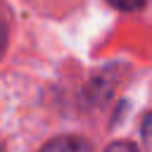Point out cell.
<instances>
[{
  "mask_svg": "<svg viewBox=\"0 0 152 152\" xmlns=\"http://www.w3.org/2000/svg\"><path fill=\"white\" fill-rule=\"evenodd\" d=\"M40 152H93L90 142L81 135H59L40 147Z\"/></svg>",
  "mask_w": 152,
  "mask_h": 152,
  "instance_id": "obj_1",
  "label": "cell"
},
{
  "mask_svg": "<svg viewBox=\"0 0 152 152\" xmlns=\"http://www.w3.org/2000/svg\"><path fill=\"white\" fill-rule=\"evenodd\" d=\"M140 138H142V150H145V152H152V112H147V114L142 116Z\"/></svg>",
  "mask_w": 152,
  "mask_h": 152,
  "instance_id": "obj_2",
  "label": "cell"
},
{
  "mask_svg": "<svg viewBox=\"0 0 152 152\" xmlns=\"http://www.w3.org/2000/svg\"><path fill=\"white\" fill-rule=\"evenodd\" d=\"M114 10H121V12H135V10H142L145 7V0H107Z\"/></svg>",
  "mask_w": 152,
  "mask_h": 152,
  "instance_id": "obj_3",
  "label": "cell"
},
{
  "mask_svg": "<svg viewBox=\"0 0 152 152\" xmlns=\"http://www.w3.org/2000/svg\"><path fill=\"white\" fill-rule=\"evenodd\" d=\"M104 152H138V147H135V142H131V140H114V142L107 145Z\"/></svg>",
  "mask_w": 152,
  "mask_h": 152,
  "instance_id": "obj_4",
  "label": "cell"
},
{
  "mask_svg": "<svg viewBox=\"0 0 152 152\" xmlns=\"http://www.w3.org/2000/svg\"><path fill=\"white\" fill-rule=\"evenodd\" d=\"M7 38H10V28H7V19L0 14V57L7 50Z\"/></svg>",
  "mask_w": 152,
  "mask_h": 152,
  "instance_id": "obj_5",
  "label": "cell"
},
{
  "mask_svg": "<svg viewBox=\"0 0 152 152\" xmlns=\"http://www.w3.org/2000/svg\"><path fill=\"white\" fill-rule=\"evenodd\" d=\"M0 152H5V150H2V147H0Z\"/></svg>",
  "mask_w": 152,
  "mask_h": 152,
  "instance_id": "obj_6",
  "label": "cell"
}]
</instances>
